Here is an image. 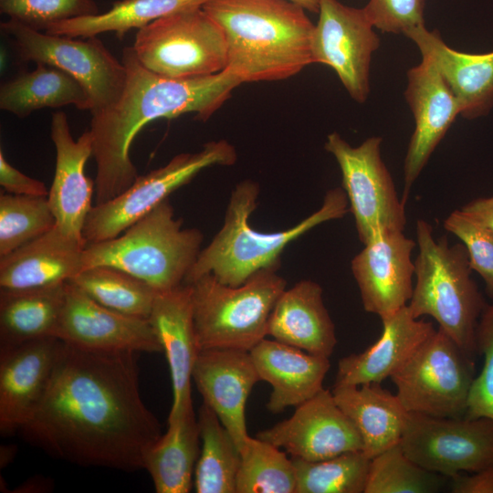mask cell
Returning <instances> with one entry per match:
<instances>
[{"mask_svg":"<svg viewBox=\"0 0 493 493\" xmlns=\"http://www.w3.org/2000/svg\"><path fill=\"white\" fill-rule=\"evenodd\" d=\"M60 341L47 337L0 349V433L13 435L29 420L48 385Z\"/></svg>","mask_w":493,"mask_h":493,"instance_id":"19","label":"cell"},{"mask_svg":"<svg viewBox=\"0 0 493 493\" xmlns=\"http://www.w3.org/2000/svg\"><path fill=\"white\" fill-rule=\"evenodd\" d=\"M126 82L118 101L91 117L92 157L96 163V205L129 188L139 176L131 160V143L149 122L194 113L207 121L242 82L225 69L188 79H170L144 68L131 47L122 51Z\"/></svg>","mask_w":493,"mask_h":493,"instance_id":"2","label":"cell"},{"mask_svg":"<svg viewBox=\"0 0 493 493\" xmlns=\"http://www.w3.org/2000/svg\"><path fill=\"white\" fill-rule=\"evenodd\" d=\"M256 436L308 461L362 450L357 428L337 404L332 392L324 388L296 406L289 418Z\"/></svg>","mask_w":493,"mask_h":493,"instance_id":"16","label":"cell"},{"mask_svg":"<svg viewBox=\"0 0 493 493\" xmlns=\"http://www.w3.org/2000/svg\"><path fill=\"white\" fill-rule=\"evenodd\" d=\"M249 353L260 381L272 387L267 408L274 414L296 407L320 392L330 366L327 357L266 338Z\"/></svg>","mask_w":493,"mask_h":493,"instance_id":"26","label":"cell"},{"mask_svg":"<svg viewBox=\"0 0 493 493\" xmlns=\"http://www.w3.org/2000/svg\"><path fill=\"white\" fill-rule=\"evenodd\" d=\"M475 365V358L438 328L390 378L409 413L461 418L467 413Z\"/></svg>","mask_w":493,"mask_h":493,"instance_id":"8","label":"cell"},{"mask_svg":"<svg viewBox=\"0 0 493 493\" xmlns=\"http://www.w3.org/2000/svg\"><path fill=\"white\" fill-rule=\"evenodd\" d=\"M425 0H369L363 7L373 26L383 33L404 34L425 25Z\"/></svg>","mask_w":493,"mask_h":493,"instance_id":"42","label":"cell"},{"mask_svg":"<svg viewBox=\"0 0 493 493\" xmlns=\"http://www.w3.org/2000/svg\"><path fill=\"white\" fill-rule=\"evenodd\" d=\"M444 228L466 246L472 270L481 276L486 292L493 298V233L460 210L453 211L445 219Z\"/></svg>","mask_w":493,"mask_h":493,"instance_id":"41","label":"cell"},{"mask_svg":"<svg viewBox=\"0 0 493 493\" xmlns=\"http://www.w3.org/2000/svg\"><path fill=\"white\" fill-rule=\"evenodd\" d=\"M381 320L383 331L373 344L339 361L334 385L381 383L435 330L432 322L414 318L408 306Z\"/></svg>","mask_w":493,"mask_h":493,"instance_id":"24","label":"cell"},{"mask_svg":"<svg viewBox=\"0 0 493 493\" xmlns=\"http://www.w3.org/2000/svg\"><path fill=\"white\" fill-rule=\"evenodd\" d=\"M196 228H183L167 198L118 236L87 244L82 270L109 266L121 269L157 292L184 284L203 242Z\"/></svg>","mask_w":493,"mask_h":493,"instance_id":"6","label":"cell"},{"mask_svg":"<svg viewBox=\"0 0 493 493\" xmlns=\"http://www.w3.org/2000/svg\"><path fill=\"white\" fill-rule=\"evenodd\" d=\"M55 337L65 343L94 351H163L149 320L110 309L71 282L66 286Z\"/></svg>","mask_w":493,"mask_h":493,"instance_id":"15","label":"cell"},{"mask_svg":"<svg viewBox=\"0 0 493 493\" xmlns=\"http://www.w3.org/2000/svg\"><path fill=\"white\" fill-rule=\"evenodd\" d=\"M0 26L22 61L47 64L75 78L90 98L91 115L120 99L126 82L125 66L97 37L79 39L42 33L10 18Z\"/></svg>","mask_w":493,"mask_h":493,"instance_id":"11","label":"cell"},{"mask_svg":"<svg viewBox=\"0 0 493 493\" xmlns=\"http://www.w3.org/2000/svg\"><path fill=\"white\" fill-rule=\"evenodd\" d=\"M404 36L418 47L441 74L460 107V115L474 119L493 107V51L469 54L449 47L437 30L425 26L409 30Z\"/></svg>","mask_w":493,"mask_h":493,"instance_id":"23","label":"cell"},{"mask_svg":"<svg viewBox=\"0 0 493 493\" xmlns=\"http://www.w3.org/2000/svg\"><path fill=\"white\" fill-rule=\"evenodd\" d=\"M73 105L91 109L85 88L71 75L56 67L37 63L0 87V109L25 118L35 110Z\"/></svg>","mask_w":493,"mask_h":493,"instance_id":"31","label":"cell"},{"mask_svg":"<svg viewBox=\"0 0 493 493\" xmlns=\"http://www.w3.org/2000/svg\"><path fill=\"white\" fill-rule=\"evenodd\" d=\"M149 321L165 353L171 375L173 403L168 422L194 409L193 370L199 353L193 320L191 287L182 284L158 292Z\"/></svg>","mask_w":493,"mask_h":493,"instance_id":"22","label":"cell"},{"mask_svg":"<svg viewBox=\"0 0 493 493\" xmlns=\"http://www.w3.org/2000/svg\"><path fill=\"white\" fill-rule=\"evenodd\" d=\"M51 139L56 149V166L47 199L56 226L63 233L85 241L82 231L93 206L95 189V182L85 173L86 163L92 156V138L87 131L75 141L67 115L58 111L52 115Z\"/></svg>","mask_w":493,"mask_h":493,"instance_id":"21","label":"cell"},{"mask_svg":"<svg viewBox=\"0 0 493 493\" xmlns=\"http://www.w3.org/2000/svg\"><path fill=\"white\" fill-rule=\"evenodd\" d=\"M193 380L203 403L215 413L241 451L248 437L246 401L260 381L249 351L202 350L194 366Z\"/></svg>","mask_w":493,"mask_h":493,"instance_id":"20","label":"cell"},{"mask_svg":"<svg viewBox=\"0 0 493 493\" xmlns=\"http://www.w3.org/2000/svg\"><path fill=\"white\" fill-rule=\"evenodd\" d=\"M0 11L38 31L59 22L100 13L94 0H0Z\"/></svg>","mask_w":493,"mask_h":493,"instance_id":"39","label":"cell"},{"mask_svg":"<svg viewBox=\"0 0 493 493\" xmlns=\"http://www.w3.org/2000/svg\"><path fill=\"white\" fill-rule=\"evenodd\" d=\"M0 185L8 194L26 196H47L45 184L23 173L5 159L0 151Z\"/></svg>","mask_w":493,"mask_h":493,"instance_id":"43","label":"cell"},{"mask_svg":"<svg viewBox=\"0 0 493 493\" xmlns=\"http://www.w3.org/2000/svg\"><path fill=\"white\" fill-rule=\"evenodd\" d=\"M200 452V436L194 409L168 422V428L143 456L157 493H188Z\"/></svg>","mask_w":493,"mask_h":493,"instance_id":"30","label":"cell"},{"mask_svg":"<svg viewBox=\"0 0 493 493\" xmlns=\"http://www.w3.org/2000/svg\"><path fill=\"white\" fill-rule=\"evenodd\" d=\"M236 157L231 143L213 141L196 152L177 154L165 165L139 175L121 194L92 206L82 231L86 245L118 236L201 171L215 165H232Z\"/></svg>","mask_w":493,"mask_h":493,"instance_id":"10","label":"cell"},{"mask_svg":"<svg viewBox=\"0 0 493 493\" xmlns=\"http://www.w3.org/2000/svg\"><path fill=\"white\" fill-rule=\"evenodd\" d=\"M294 4L299 5L306 11L318 14L320 9V0H288Z\"/></svg>","mask_w":493,"mask_h":493,"instance_id":"46","label":"cell"},{"mask_svg":"<svg viewBox=\"0 0 493 493\" xmlns=\"http://www.w3.org/2000/svg\"><path fill=\"white\" fill-rule=\"evenodd\" d=\"M267 334L311 354L330 358L337 338L320 285L301 280L285 289L272 309Z\"/></svg>","mask_w":493,"mask_h":493,"instance_id":"27","label":"cell"},{"mask_svg":"<svg viewBox=\"0 0 493 493\" xmlns=\"http://www.w3.org/2000/svg\"><path fill=\"white\" fill-rule=\"evenodd\" d=\"M209 0H119L104 13L59 22L45 30L52 35L92 37L114 32L122 39L128 31L177 12L202 8Z\"/></svg>","mask_w":493,"mask_h":493,"instance_id":"32","label":"cell"},{"mask_svg":"<svg viewBox=\"0 0 493 493\" xmlns=\"http://www.w3.org/2000/svg\"><path fill=\"white\" fill-rule=\"evenodd\" d=\"M240 452L236 493H295L292 459L279 447L248 435Z\"/></svg>","mask_w":493,"mask_h":493,"instance_id":"35","label":"cell"},{"mask_svg":"<svg viewBox=\"0 0 493 493\" xmlns=\"http://www.w3.org/2000/svg\"><path fill=\"white\" fill-rule=\"evenodd\" d=\"M277 270L278 266L261 269L236 287L221 283L212 274L189 284L199 351H249L267 336L270 313L286 289V280Z\"/></svg>","mask_w":493,"mask_h":493,"instance_id":"7","label":"cell"},{"mask_svg":"<svg viewBox=\"0 0 493 493\" xmlns=\"http://www.w3.org/2000/svg\"><path fill=\"white\" fill-rule=\"evenodd\" d=\"M68 282L110 309L146 320L158 293L142 279L109 266L84 269Z\"/></svg>","mask_w":493,"mask_h":493,"instance_id":"34","label":"cell"},{"mask_svg":"<svg viewBox=\"0 0 493 493\" xmlns=\"http://www.w3.org/2000/svg\"><path fill=\"white\" fill-rule=\"evenodd\" d=\"M415 242L402 231L377 235L351 260L365 311L384 318L408 305L413 291Z\"/></svg>","mask_w":493,"mask_h":493,"instance_id":"17","label":"cell"},{"mask_svg":"<svg viewBox=\"0 0 493 493\" xmlns=\"http://www.w3.org/2000/svg\"><path fill=\"white\" fill-rule=\"evenodd\" d=\"M476 343L483 367L473 381L465 417L493 419V304L487 305L479 318Z\"/></svg>","mask_w":493,"mask_h":493,"instance_id":"40","label":"cell"},{"mask_svg":"<svg viewBox=\"0 0 493 493\" xmlns=\"http://www.w3.org/2000/svg\"><path fill=\"white\" fill-rule=\"evenodd\" d=\"M67 283L33 288H1L0 349L55 337Z\"/></svg>","mask_w":493,"mask_h":493,"instance_id":"29","label":"cell"},{"mask_svg":"<svg viewBox=\"0 0 493 493\" xmlns=\"http://www.w3.org/2000/svg\"><path fill=\"white\" fill-rule=\"evenodd\" d=\"M400 445L423 468L452 477L493 465V419L409 413Z\"/></svg>","mask_w":493,"mask_h":493,"instance_id":"13","label":"cell"},{"mask_svg":"<svg viewBox=\"0 0 493 493\" xmlns=\"http://www.w3.org/2000/svg\"><path fill=\"white\" fill-rule=\"evenodd\" d=\"M86 242L57 226L0 257V288L21 289L70 281L82 269Z\"/></svg>","mask_w":493,"mask_h":493,"instance_id":"25","label":"cell"},{"mask_svg":"<svg viewBox=\"0 0 493 493\" xmlns=\"http://www.w3.org/2000/svg\"><path fill=\"white\" fill-rule=\"evenodd\" d=\"M311 37L312 63L330 67L349 95L363 103L370 93V68L380 38L363 7L320 0Z\"/></svg>","mask_w":493,"mask_h":493,"instance_id":"14","label":"cell"},{"mask_svg":"<svg viewBox=\"0 0 493 493\" xmlns=\"http://www.w3.org/2000/svg\"><path fill=\"white\" fill-rule=\"evenodd\" d=\"M418 256L414 261L415 285L408 308L418 319L432 317L446 334L475 358L476 330L487 304L471 278L466 246L449 245L446 236L435 240L423 219L415 226Z\"/></svg>","mask_w":493,"mask_h":493,"instance_id":"5","label":"cell"},{"mask_svg":"<svg viewBox=\"0 0 493 493\" xmlns=\"http://www.w3.org/2000/svg\"><path fill=\"white\" fill-rule=\"evenodd\" d=\"M382 141L372 136L353 147L334 131L324 145L341 169L343 190L363 245L385 231L404 232L406 224L405 205L382 159Z\"/></svg>","mask_w":493,"mask_h":493,"instance_id":"12","label":"cell"},{"mask_svg":"<svg viewBox=\"0 0 493 493\" xmlns=\"http://www.w3.org/2000/svg\"><path fill=\"white\" fill-rule=\"evenodd\" d=\"M222 28L226 69L242 83L288 79L312 64L314 24L288 0H209L202 7Z\"/></svg>","mask_w":493,"mask_h":493,"instance_id":"3","label":"cell"},{"mask_svg":"<svg viewBox=\"0 0 493 493\" xmlns=\"http://www.w3.org/2000/svg\"><path fill=\"white\" fill-rule=\"evenodd\" d=\"M460 211L493 233V195L475 199L466 204Z\"/></svg>","mask_w":493,"mask_h":493,"instance_id":"45","label":"cell"},{"mask_svg":"<svg viewBox=\"0 0 493 493\" xmlns=\"http://www.w3.org/2000/svg\"><path fill=\"white\" fill-rule=\"evenodd\" d=\"M56 226L47 196L0 195V257Z\"/></svg>","mask_w":493,"mask_h":493,"instance_id":"38","label":"cell"},{"mask_svg":"<svg viewBox=\"0 0 493 493\" xmlns=\"http://www.w3.org/2000/svg\"><path fill=\"white\" fill-rule=\"evenodd\" d=\"M446 478L414 462L398 443L371 459L364 493H432Z\"/></svg>","mask_w":493,"mask_h":493,"instance_id":"37","label":"cell"},{"mask_svg":"<svg viewBox=\"0 0 493 493\" xmlns=\"http://www.w3.org/2000/svg\"><path fill=\"white\" fill-rule=\"evenodd\" d=\"M136 353L60 341L47 390L21 429L49 456L84 467L143 468L161 425L142 401Z\"/></svg>","mask_w":493,"mask_h":493,"instance_id":"1","label":"cell"},{"mask_svg":"<svg viewBox=\"0 0 493 493\" xmlns=\"http://www.w3.org/2000/svg\"><path fill=\"white\" fill-rule=\"evenodd\" d=\"M200 452L194 488L197 493H236L241 452L215 413L205 403L197 417Z\"/></svg>","mask_w":493,"mask_h":493,"instance_id":"33","label":"cell"},{"mask_svg":"<svg viewBox=\"0 0 493 493\" xmlns=\"http://www.w3.org/2000/svg\"><path fill=\"white\" fill-rule=\"evenodd\" d=\"M291 459L295 493H364L371 459L362 450L318 461Z\"/></svg>","mask_w":493,"mask_h":493,"instance_id":"36","label":"cell"},{"mask_svg":"<svg viewBox=\"0 0 493 493\" xmlns=\"http://www.w3.org/2000/svg\"><path fill=\"white\" fill-rule=\"evenodd\" d=\"M404 95L414 120L404 165L402 201L405 205L413 184L456 116L460 115V107L441 74L425 58L407 71Z\"/></svg>","mask_w":493,"mask_h":493,"instance_id":"18","label":"cell"},{"mask_svg":"<svg viewBox=\"0 0 493 493\" xmlns=\"http://www.w3.org/2000/svg\"><path fill=\"white\" fill-rule=\"evenodd\" d=\"M450 489L453 493H493V465L470 475L460 473L450 477Z\"/></svg>","mask_w":493,"mask_h":493,"instance_id":"44","label":"cell"},{"mask_svg":"<svg viewBox=\"0 0 493 493\" xmlns=\"http://www.w3.org/2000/svg\"><path fill=\"white\" fill-rule=\"evenodd\" d=\"M337 404L357 428L362 452L372 459L400 443L409 417L396 394L380 383L334 385Z\"/></svg>","mask_w":493,"mask_h":493,"instance_id":"28","label":"cell"},{"mask_svg":"<svg viewBox=\"0 0 493 493\" xmlns=\"http://www.w3.org/2000/svg\"><path fill=\"white\" fill-rule=\"evenodd\" d=\"M259 194L257 183L240 182L233 190L224 225L210 244L201 249L184 284H192L206 274L221 283L236 287L261 269L278 266L285 247L321 223L342 218L350 205L343 188L330 189L316 212L282 231L264 233L249 225Z\"/></svg>","mask_w":493,"mask_h":493,"instance_id":"4","label":"cell"},{"mask_svg":"<svg viewBox=\"0 0 493 493\" xmlns=\"http://www.w3.org/2000/svg\"><path fill=\"white\" fill-rule=\"evenodd\" d=\"M131 47L144 68L170 79L213 75L227 65L225 34L203 8L150 23L138 30Z\"/></svg>","mask_w":493,"mask_h":493,"instance_id":"9","label":"cell"}]
</instances>
